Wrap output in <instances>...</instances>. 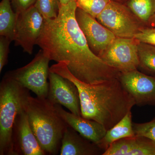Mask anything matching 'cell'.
Returning a JSON list of instances; mask_svg holds the SVG:
<instances>
[{
	"mask_svg": "<svg viewBox=\"0 0 155 155\" xmlns=\"http://www.w3.org/2000/svg\"><path fill=\"white\" fill-rule=\"evenodd\" d=\"M76 1L61 4L58 17L45 20L37 42L50 61L65 62L78 80L96 84L118 78L120 72L105 64L89 47L75 17Z\"/></svg>",
	"mask_w": 155,
	"mask_h": 155,
	"instance_id": "6da1fadb",
	"label": "cell"
},
{
	"mask_svg": "<svg viewBox=\"0 0 155 155\" xmlns=\"http://www.w3.org/2000/svg\"><path fill=\"white\" fill-rule=\"evenodd\" d=\"M49 71L72 81L77 86L81 116L102 124L110 130L135 105L133 98L118 78L89 84L78 80L69 71L65 62H58Z\"/></svg>",
	"mask_w": 155,
	"mask_h": 155,
	"instance_id": "7a4b0ae2",
	"label": "cell"
},
{
	"mask_svg": "<svg viewBox=\"0 0 155 155\" xmlns=\"http://www.w3.org/2000/svg\"><path fill=\"white\" fill-rule=\"evenodd\" d=\"M22 107L42 149L46 155L58 154L68 125L57 112L54 103L48 98L34 97L29 92Z\"/></svg>",
	"mask_w": 155,
	"mask_h": 155,
	"instance_id": "3957f363",
	"label": "cell"
},
{
	"mask_svg": "<svg viewBox=\"0 0 155 155\" xmlns=\"http://www.w3.org/2000/svg\"><path fill=\"white\" fill-rule=\"evenodd\" d=\"M11 78L5 75L0 84V155H14L12 133L14 122L22 109L23 100L29 93Z\"/></svg>",
	"mask_w": 155,
	"mask_h": 155,
	"instance_id": "277c9868",
	"label": "cell"
},
{
	"mask_svg": "<svg viewBox=\"0 0 155 155\" xmlns=\"http://www.w3.org/2000/svg\"><path fill=\"white\" fill-rule=\"evenodd\" d=\"M50 61L49 58L41 49L30 63L19 69L9 71L5 75L33 92L37 97L47 98Z\"/></svg>",
	"mask_w": 155,
	"mask_h": 155,
	"instance_id": "5b68a950",
	"label": "cell"
},
{
	"mask_svg": "<svg viewBox=\"0 0 155 155\" xmlns=\"http://www.w3.org/2000/svg\"><path fill=\"white\" fill-rule=\"evenodd\" d=\"M116 37L134 38L143 26L128 7L111 0L96 18Z\"/></svg>",
	"mask_w": 155,
	"mask_h": 155,
	"instance_id": "8992f818",
	"label": "cell"
},
{
	"mask_svg": "<svg viewBox=\"0 0 155 155\" xmlns=\"http://www.w3.org/2000/svg\"><path fill=\"white\" fill-rule=\"evenodd\" d=\"M135 38L116 37L99 58L120 73L138 69L137 44Z\"/></svg>",
	"mask_w": 155,
	"mask_h": 155,
	"instance_id": "52a82bcc",
	"label": "cell"
},
{
	"mask_svg": "<svg viewBox=\"0 0 155 155\" xmlns=\"http://www.w3.org/2000/svg\"><path fill=\"white\" fill-rule=\"evenodd\" d=\"M17 14L14 31L15 45L31 54L44 26L45 19L34 6Z\"/></svg>",
	"mask_w": 155,
	"mask_h": 155,
	"instance_id": "ba28073f",
	"label": "cell"
},
{
	"mask_svg": "<svg viewBox=\"0 0 155 155\" xmlns=\"http://www.w3.org/2000/svg\"><path fill=\"white\" fill-rule=\"evenodd\" d=\"M118 78L137 106H155V76L136 69L120 73Z\"/></svg>",
	"mask_w": 155,
	"mask_h": 155,
	"instance_id": "9c48e42d",
	"label": "cell"
},
{
	"mask_svg": "<svg viewBox=\"0 0 155 155\" xmlns=\"http://www.w3.org/2000/svg\"><path fill=\"white\" fill-rule=\"evenodd\" d=\"M75 17L89 47L95 54L99 57L116 37L96 18L78 8Z\"/></svg>",
	"mask_w": 155,
	"mask_h": 155,
	"instance_id": "30bf717a",
	"label": "cell"
},
{
	"mask_svg": "<svg viewBox=\"0 0 155 155\" xmlns=\"http://www.w3.org/2000/svg\"><path fill=\"white\" fill-rule=\"evenodd\" d=\"M48 98L67 108L71 113L81 116L79 92L72 81L49 71Z\"/></svg>",
	"mask_w": 155,
	"mask_h": 155,
	"instance_id": "8fae6325",
	"label": "cell"
},
{
	"mask_svg": "<svg viewBox=\"0 0 155 155\" xmlns=\"http://www.w3.org/2000/svg\"><path fill=\"white\" fill-rule=\"evenodd\" d=\"M12 144L14 155H45L31 130L23 108L18 114L13 127Z\"/></svg>",
	"mask_w": 155,
	"mask_h": 155,
	"instance_id": "7c38bea8",
	"label": "cell"
},
{
	"mask_svg": "<svg viewBox=\"0 0 155 155\" xmlns=\"http://www.w3.org/2000/svg\"><path fill=\"white\" fill-rule=\"evenodd\" d=\"M55 107L67 125L92 142L97 144L105 135L107 130L99 122L67 112L61 105L55 104Z\"/></svg>",
	"mask_w": 155,
	"mask_h": 155,
	"instance_id": "4fadbf2b",
	"label": "cell"
},
{
	"mask_svg": "<svg viewBox=\"0 0 155 155\" xmlns=\"http://www.w3.org/2000/svg\"><path fill=\"white\" fill-rule=\"evenodd\" d=\"M103 155H155V141L141 135L121 139L111 144Z\"/></svg>",
	"mask_w": 155,
	"mask_h": 155,
	"instance_id": "5bb4252c",
	"label": "cell"
},
{
	"mask_svg": "<svg viewBox=\"0 0 155 155\" xmlns=\"http://www.w3.org/2000/svg\"><path fill=\"white\" fill-rule=\"evenodd\" d=\"M104 152L97 144L68 125L62 138L60 155H103Z\"/></svg>",
	"mask_w": 155,
	"mask_h": 155,
	"instance_id": "9a60e30c",
	"label": "cell"
},
{
	"mask_svg": "<svg viewBox=\"0 0 155 155\" xmlns=\"http://www.w3.org/2000/svg\"><path fill=\"white\" fill-rule=\"evenodd\" d=\"M134 135L132 114L130 111L114 127L107 130L105 135L97 145L105 152L115 142Z\"/></svg>",
	"mask_w": 155,
	"mask_h": 155,
	"instance_id": "2e32d148",
	"label": "cell"
},
{
	"mask_svg": "<svg viewBox=\"0 0 155 155\" xmlns=\"http://www.w3.org/2000/svg\"><path fill=\"white\" fill-rule=\"evenodd\" d=\"M17 14L13 10L10 0L0 3V35L14 41Z\"/></svg>",
	"mask_w": 155,
	"mask_h": 155,
	"instance_id": "e0dca14e",
	"label": "cell"
},
{
	"mask_svg": "<svg viewBox=\"0 0 155 155\" xmlns=\"http://www.w3.org/2000/svg\"><path fill=\"white\" fill-rule=\"evenodd\" d=\"M139 59L138 69L147 75L155 76V46L139 42L137 44Z\"/></svg>",
	"mask_w": 155,
	"mask_h": 155,
	"instance_id": "ac0fdd59",
	"label": "cell"
},
{
	"mask_svg": "<svg viewBox=\"0 0 155 155\" xmlns=\"http://www.w3.org/2000/svg\"><path fill=\"white\" fill-rule=\"evenodd\" d=\"M127 7L143 23H149L155 14V0H129Z\"/></svg>",
	"mask_w": 155,
	"mask_h": 155,
	"instance_id": "d6986e66",
	"label": "cell"
},
{
	"mask_svg": "<svg viewBox=\"0 0 155 155\" xmlns=\"http://www.w3.org/2000/svg\"><path fill=\"white\" fill-rule=\"evenodd\" d=\"M59 0H36L34 6L45 20L55 19L60 11Z\"/></svg>",
	"mask_w": 155,
	"mask_h": 155,
	"instance_id": "ffe728a7",
	"label": "cell"
},
{
	"mask_svg": "<svg viewBox=\"0 0 155 155\" xmlns=\"http://www.w3.org/2000/svg\"><path fill=\"white\" fill-rule=\"evenodd\" d=\"M111 0H76L77 7L96 18Z\"/></svg>",
	"mask_w": 155,
	"mask_h": 155,
	"instance_id": "44dd1931",
	"label": "cell"
},
{
	"mask_svg": "<svg viewBox=\"0 0 155 155\" xmlns=\"http://www.w3.org/2000/svg\"><path fill=\"white\" fill-rule=\"evenodd\" d=\"M133 127L135 135L146 137L155 141V117L150 122L133 123Z\"/></svg>",
	"mask_w": 155,
	"mask_h": 155,
	"instance_id": "7402d4cb",
	"label": "cell"
},
{
	"mask_svg": "<svg viewBox=\"0 0 155 155\" xmlns=\"http://www.w3.org/2000/svg\"><path fill=\"white\" fill-rule=\"evenodd\" d=\"M134 38L139 42L155 46V27H142Z\"/></svg>",
	"mask_w": 155,
	"mask_h": 155,
	"instance_id": "603a6c76",
	"label": "cell"
},
{
	"mask_svg": "<svg viewBox=\"0 0 155 155\" xmlns=\"http://www.w3.org/2000/svg\"><path fill=\"white\" fill-rule=\"evenodd\" d=\"M11 41L5 37H0V72L8 62L9 47Z\"/></svg>",
	"mask_w": 155,
	"mask_h": 155,
	"instance_id": "cb8c5ba5",
	"label": "cell"
},
{
	"mask_svg": "<svg viewBox=\"0 0 155 155\" xmlns=\"http://www.w3.org/2000/svg\"><path fill=\"white\" fill-rule=\"evenodd\" d=\"M12 8L17 14L24 12L34 6L36 0H10Z\"/></svg>",
	"mask_w": 155,
	"mask_h": 155,
	"instance_id": "d4e9b609",
	"label": "cell"
},
{
	"mask_svg": "<svg viewBox=\"0 0 155 155\" xmlns=\"http://www.w3.org/2000/svg\"><path fill=\"white\" fill-rule=\"evenodd\" d=\"M149 24L151 25L152 27H155V14L153 16L152 18L151 19Z\"/></svg>",
	"mask_w": 155,
	"mask_h": 155,
	"instance_id": "484cf974",
	"label": "cell"
},
{
	"mask_svg": "<svg viewBox=\"0 0 155 155\" xmlns=\"http://www.w3.org/2000/svg\"><path fill=\"white\" fill-rule=\"evenodd\" d=\"M59 1L62 5H65L72 1H76V0H59Z\"/></svg>",
	"mask_w": 155,
	"mask_h": 155,
	"instance_id": "4316f807",
	"label": "cell"
},
{
	"mask_svg": "<svg viewBox=\"0 0 155 155\" xmlns=\"http://www.w3.org/2000/svg\"><path fill=\"white\" fill-rule=\"evenodd\" d=\"M112 1H117V2H118L117 1H119V0H112Z\"/></svg>",
	"mask_w": 155,
	"mask_h": 155,
	"instance_id": "83f0119b",
	"label": "cell"
}]
</instances>
